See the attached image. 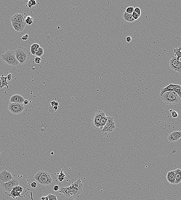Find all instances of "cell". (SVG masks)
<instances>
[{
	"mask_svg": "<svg viewBox=\"0 0 181 200\" xmlns=\"http://www.w3.org/2000/svg\"><path fill=\"white\" fill-rule=\"evenodd\" d=\"M0 59L11 66H17L20 64L16 58L14 51L11 50L0 53Z\"/></svg>",
	"mask_w": 181,
	"mask_h": 200,
	"instance_id": "3",
	"label": "cell"
},
{
	"mask_svg": "<svg viewBox=\"0 0 181 200\" xmlns=\"http://www.w3.org/2000/svg\"><path fill=\"white\" fill-rule=\"evenodd\" d=\"M181 138V132H173L170 133L167 137V139L170 142H175Z\"/></svg>",
	"mask_w": 181,
	"mask_h": 200,
	"instance_id": "13",
	"label": "cell"
},
{
	"mask_svg": "<svg viewBox=\"0 0 181 200\" xmlns=\"http://www.w3.org/2000/svg\"><path fill=\"white\" fill-rule=\"evenodd\" d=\"M48 200H58L56 195L53 194H49L47 196Z\"/></svg>",
	"mask_w": 181,
	"mask_h": 200,
	"instance_id": "28",
	"label": "cell"
},
{
	"mask_svg": "<svg viewBox=\"0 0 181 200\" xmlns=\"http://www.w3.org/2000/svg\"><path fill=\"white\" fill-rule=\"evenodd\" d=\"M123 17L125 21L129 22H133L135 21L132 16V14H128L124 12L123 14Z\"/></svg>",
	"mask_w": 181,
	"mask_h": 200,
	"instance_id": "21",
	"label": "cell"
},
{
	"mask_svg": "<svg viewBox=\"0 0 181 200\" xmlns=\"http://www.w3.org/2000/svg\"><path fill=\"white\" fill-rule=\"evenodd\" d=\"M24 103L25 104L27 105L28 104V101L27 100H25V101L24 102Z\"/></svg>",
	"mask_w": 181,
	"mask_h": 200,
	"instance_id": "44",
	"label": "cell"
},
{
	"mask_svg": "<svg viewBox=\"0 0 181 200\" xmlns=\"http://www.w3.org/2000/svg\"><path fill=\"white\" fill-rule=\"evenodd\" d=\"M104 112L99 111L93 115L91 119V124L93 127L96 129H99V123L102 115Z\"/></svg>",
	"mask_w": 181,
	"mask_h": 200,
	"instance_id": "10",
	"label": "cell"
},
{
	"mask_svg": "<svg viewBox=\"0 0 181 200\" xmlns=\"http://www.w3.org/2000/svg\"><path fill=\"white\" fill-rule=\"evenodd\" d=\"M8 109L13 114H18L22 113L25 110V106L23 103H10L8 105Z\"/></svg>",
	"mask_w": 181,
	"mask_h": 200,
	"instance_id": "6",
	"label": "cell"
},
{
	"mask_svg": "<svg viewBox=\"0 0 181 200\" xmlns=\"http://www.w3.org/2000/svg\"><path fill=\"white\" fill-rule=\"evenodd\" d=\"M60 189V186L58 185H55L53 187V190L55 191H58Z\"/></svg>",
	"mask_w": 181,
	"mask_h": 200,
	"instance_id": "39",
	"label": "cell"
},
{
	"mask_svg": "<svg viewBox=\"0 0 181 200\" xmlns=\"http://www.w3.org/2000/svg\"><path fill=\"white\" fill-rule=\"evenodd\" d=\"M53 109H54L55 110V111H56L58 109V108H59V107H58V106H53Z\"/></svg>",
	"mask_w": 181,
	"mask_h": 200,
	"instance_id": "43",
	"label": "cell"
},
{
	"mask_svg": "<svg viewBox=\"0 0 181 200\" xmlns=\"http://www.w3.org/2000/svg\"><path fill=\"white\" fill-rule=\"evenodd\" d=\"M107 121V117L105 115L104 112H103L102 117L100 119L99 123V129L102 130L104 126L106 124Z\"/></svg>",
	"mask_w": 181,
	"mask_h": 200,
	"instance_id": "20",
	"label": "cell"
},
{
	"mask_svg": "<svg viewBox=\"0 0 181 200\" xmlns=\"http://www.w3.org/2000/svg\"><path fill=\"white\" fill-rule=\"evenodd\" d=\"M161 98L165 104L167 105H175L180 102L181 98L175 92L167 91L164 93Z\"/></svg>",
	"mask_w": 181,
	"mask_h": 200,
	"instance_id": "4",
	"label": "cell"
},
{
	"mask_svg": "<svg viewBox=\"0 0 181 200\" xmlns=\"http://www.w3.org/2000/svg\"><path fill=\"white\" fill-rule=\"evenodd\" d=\"M172 116L173 118H177L179 116V114L175 111H172Z\"/></svg>",
	"mask_w": 181,
	"mask_h": 200,
	"instance_id": "34",
	"label": "cell"
},
{
	"mask_svg": "<svg viewBox=\"0 0 181 200\" xmlns=\"http://www.w3.org/2000/svg\"><path fill=\"white\" fill-rule=\"evenodd\" d=\"M131 40L132 38L131 37L128 36L126 38V41H127V42H130L131 41Z\"/></svg>",
	"mask_w": 181,
	"mask_h": 200,
	"instance_id": "40",
	"label": "cell"
},
{
	"mask_svg": "<svg viewBox=\"0 0 181 200\" xmlns=\"http://www.w3.org/2000/svg\"><path fill=\"white\" fill-rule=\"evenodd\" d=\"M63 169H62L61 172L58 175V179H59V181L60 182H62L66 178L65 175L63 172Z\"/></svg>",
	"mask_w": 181,
	"mask_h": 200,
	"instance_id": "24",
	"label": "cell"
},
{
	"mask_svg": "<svg viewBox=\"0 0 181 200\" xmlns=\"http://www.w3.org/2000/svg\"><path fill=\"white\" fill-rule=\"evenodd\" d=\"M2 85V82L1 79L0 78V89H1V86Z\"/></svg>",
	"mask_w": 181,
	"mask_h": 200,
	"instance_id": "45",
	"label": "cell"
},
{
	"mask_svg": "<svg viewBox=\"0 0 181 200\" xmlns=\"http://www.w3.org/2000/svg\"><path fill=\"white\" fill-rule=\"evenodd\" d=\"M132 17H133L134 19L135 20H138L139 18V16L136 13L134 12L132 14Z\"/></svg>",
	"mask_w": 181,
	"mask_h": 200,
	"instance_id": "33",
	"label": "cell"
},
{
	"mask_svg": "<svg viewBox=\"0 0 181 200\" xmlns=\"http://www.w3.org/2000/svg\"><path fill=\"white\" fill-rule=\"evenodd\" d=\"M6 77H7V80H8V81H11V80H12V75L11 73L9 74Z\"/></svg>",
	"mask_w": 181,
	"mask_h": 200,
	"instance_id": "37",
	"label": "cell"
},
{
	"mask_svg": "<svg viewBox=\"0 0 181 200\" xmlns=\"http://www.w3.org/2000/svg\"><path fill=\"white\" fill-rule=\"evenodd\" d=\"M134 12L135 13H136L140 17L141 15V10L140 9V8L138 7H136L134 8Z\"/></svg>",
	"mask_w": 181,
	"mask_h": 200,
	"instance_id": "31",
	"label": "cell"
},
{
	"mask_svg": "<svg viewBox=\"0 0 181 200\" xmlns=\"http://www.w3.org/2000/svg\"><path fill=\"white\" fill-rule=\"evenodd\" d=\"M12 174L9 172L4 170L0 173V183H6L13 179Z\"/></svg>",
	"mask_w": 181,
	"mask_h": 200,
	"instance_id": "12",
	"label": "cell"
},
{
	"mask_svg": "<svg viewBox=\"0 0 181 200\" xmlns=\"http://www.w3.org/2000/svg\"><path fill=\"white\" fill-rule=\"evenodd\" d=\"M181 46H180L179 48L174 49V52L175 53V56L177 58L178 60H179L181 58Z\"/></svg>",
	"mask_w": 181,
	"mask_h": 200,
	"instance_id": "23",
	"label": "cell"
},
{
	"mask_svg": "<svg viewBox=\"0 0 181 200\" xmlns=\"http://www.w3.org/2000/svg\"><path fill=\"white\" fill-rule=\"evenodd\" d=\"M170 91L175 92L181 98V85H179L174 84H172L171 83L166 87L161 88V89L160 96H161L164 93H165L166 92Z\"/></svg>",
	"mask_w": 181,
	"mask_h": 200,
	"instance_id": "8",
	"label": "cell"
},
{
	"mask_svg": "<svg viewBox=\"0 0 181 200\" xmlns=\"http://www.w3.org/2000/svg\"><path fill=\"white\" fill-rule=\"evenodd\" d=\"M40 200H48V199L47 196L45 197H42L40 198Z\"/></svg>",
	"mask_w": 181,
	"mask_h": 200,
	"instance_id": "41",
	"label": "cell"
},
{
	"mask_svg": "<svg viewBox=\"0 0 181 200\" xmlns=\"http://www.w3.org/2000/svg\"><path fill=\"white\" fill-rule=\"evenodd\" d=\"M174 173L175 176V184H178L181 182V170L179 169H177L174 170Z\"/></svg>",
	"mask_w": 181,
	"mask_h": 200,
	"instance_id": "19",
	"label": "cell"
},
{
	"mask_svg": "<svg viewBox=\"0 0 181 200\" xmlns=\"http://www.w3.org/2000/svg\"><path fill=\"white\" fill-rule=\"evenodd\" d=\"M49 111L50 112L52 113H54V112H55V110L53 109V107L52 106H50V107H49Z\"/></svg>",
	"mask_w": 181,
	"mask_h": 200,
	"instance_id": "38",
	"label": "cell"
},
{
	"mask_svg": "<svg viewBox=\"0 0 181 200\" xmlns=\"http://www.w3.org/2000/svg\"><path fill=\"white\" fill-rule=\"evenodd\" d=\"M36 1L35 0H30L28 1L27 5V6H28V7L29 8L31 9L32 7V6L36 5Z\"/></svg>",
	"mask_w": 181,
	"mask_h": 200,
	"instance_id": "27",
	"label": "cell"
},
{
	"mask_svg": "<svg viewBox=\"0 0 181 200\" xmlns=\"http://www.w3.org/2000/svg\"><path fill=\"white\" fill-rule=\"evenodd\" d=\"M134 8L132 6H130L125 10V12L128 14H132L134 11Z\"/></svg>",
	"mask_w": 181,
	"mask_h": 200,
	"instance_id": "29",
	"label": "cell"
},
{
	"mask_svg": "<svg viewBox=\"0 0 181 200\" xmlns=\"http://www.w3.org/2000/svg\"><path fill=\"white\" fill-rule=\"evenodd\" d=\"M28 37H29V35L28 34H26L25 36H23L21 38V39L23 40H26L27 39H28Z\"/></svg>",
	"mask_w": 181,
	"mask_h": 200,
	"instance_id": "36",
	"label": "cell"
},
{
	"mask_svg": "<svg viewBox=\"0 0 181 200\" xmlns=\"http://www.w3.org/2000/svg\"><path fill=\"white\" fill-rule=\"evenodd\" d=\"M23 189L20 186H17L14 187L11 191V194L9 196H11L13 198L20 197V194L23 192Z\"/></svg>",
	"mask_w": 181,
	"mask_h": 200,
	"instance_id": "14",
	"label": "cell"
},
{
	"mask_svg": "<svg viewBox=\"0 0 181 200\" xmlns=\"http://www.w3.org/2000/svg\"><path fill=\"white\" fill-rule=\"evenodd\" d=\"M12 25L14 29L17 32H20L23 31L25 27L26 23H17L11 21Z\"/></svg>",
	"mask_w": 181,
	"mask_h": 200,
	"instance_id": "17",
	"label": "cell"
},
{
	"mask_svg": "<svg viewBox=\"0 0 181 200\" xmlns=\"http://www.w3.org/2000/svg\"><path fill=\"white\" fill-rule=\"evenodd\" d=\"M44 53V51L43 48L41 47H39V48L37 49L36 52V53L35 56H36V57H39L40 58V57L42 56L43 55Z\"/></svg>",
	"mask_w": 181,
	"mask_h": 200,
	"instance_id": "25",
	"label": "cell"
},
{
	"mask_svg": "<svg viewBox=\"0 0 181 200\" xmlns=\"http://www.w3.org/2000/svg\"><path fill=\"white\" fill-rule=\"evenodd\" d=\"M19 182L18 179L14 178L9 182L6 183H0V186L6 192H11L12 190L16 186H18Z\"/></svg>",
	"mask_w": 181,
	"mask_h": 200,
	"instance_id": "7",
	"label": "cell"
},
{
	"mask_svg": "<svg viewBox=\"0 0 181 200\" xmlns=\"http://www.w3.org/2000/svg\"><path fill=\"white\" fill-rule=\"evenodd\" d=\"M83 187L81 180L79 179L69 187H61L60 191L66 198L71 199L79 196L82 192Z\"/></svg>",
	"mask_w": 181,
	"mask_h": 200,
	"instance_id": "1",
	"label": "cell"
},
{
	"mask_svg": "<svg viewBox=\"0 0 181 200\" xmlns=\"http://www.w3.org/2000/svg\"><path fill=\"white\" fill-rule=\"evenodd\" d=\"M34 179L39 184L43 185H52L53 179L49 172L45 171L37 172L34 176Z\"/></svg>",
	"mask_w": 181,
	"mask_h": 200,
	"instance_id": "2",
	"label": "cell"
},
{
	"mask_svg": "<svg viewBox=\"0 0 181 200\" xmlns=\"http://www.w3.org/2000/svg\"><path fill=\"white\" fill-rule=\"evenodd\" d=\"M30 186L32 188H35L37 186V184L35 182H32L31 183Z\"/></svg>",
	"mask_w": 181,
	"mask_h": 200,
	"instance_id": "35",
	"label": "cell"
},
{
	"mask_svg": "<svg viewBox=\"0 0 181 200\" xmlns=\"http://www.w3.org/2000/svg\"><path fill=\"white\" fill-rule=\"evenodd\" d=\"M54 154V153L53 152H52V155H53Z\"/></svg>",
	"mask_w": 181,
	"mask_h": 200,
	"instance_id": "47",
	"label": "cell"
},
{
	"mask_svg": "<svg viewBox=\"0 0 181 200\" xmlns=\"http://www.w3.org/2000/svg\"><path fill=\"white\" fill-rule=\"evenodd\" d=\"M25 18L24 15L21 14H16L12 17L11 21L17 23H26Z\"/></svg>",
	"mask_w": 181,
	"mask_h": 200,
	"instance_id": "15",
	"label": "cell"
},
{
	"mask_svg": "<svg viewBox=\"0 0 181 200\" xmlns=\"http://www.w3.org/2000/svg\"><path fill=\"white\" fill-rule=\"evenodd\" d=\"M170 66L171 69L177 72L181 71V62L178 60L176 57H173L170 60Z\"/></svg>",
	"mask_w": 181,
	"mask_h": 200,
	"instance_id": "11",
	"label": "cell"
},
{
	"mask_svg": "<svg viewBox=\"0 0 181 200\" xmlns=\"http://www.w3.org/2000/svg\"><path fill=\"white\" fill-rule=\"evenodd\" d=\"M116 128L115 123L114 121V118L111 116L107 117V121L106 124L104 126L102 132L105 134L110 133L114 131Z\"/></svg>",
	"mask_w": 181,
	"mask_h": 200,
	"instance_id": "9",
	"label": "cell"
},
{
	"mask_svg": "<svg viewBox=\"0 0 181 200\" xmlns=\"http://www.w3.org/2000/svg\"><path fill=\"white\" fill-rule=\"evenodd\" d=\"M16 58L20 64H23L28 61L30 54L28 49L23 47H18L14 50Z\"/></svg>",
	"mask_w": 181,
	"mask_h": 200,
	"instance_id": "5",
	"label": "cell"
},
{
	"mask_svg": "<svg viewBox=\"0 0 181 200\" xmlns=\"http://www.w3.org/2000/svg\"><path fill=\"white\" fill-rule=\"evenodd\" d=\"M166 179L168 182L172 184H175V178L174 171L168 172L166 175Z\"/></svg>",
	"mask_w": 181,
	"mask_h": 200,
	"instance_id": "18",
	"label": "cell"
},
{
	"mask_svg": "<svg viewBox=\"0 0 181 200\" xmlns=\"http://www.w3.org/2000/svg\"><path fill=\"white\" fill-rule=\"evenodd\" d=\"M41 61V59L39 57H36L34 59V61L37 64H40Z\"/></svg>",
	"mask_w": 181,
	"mask_h": 200,
	"instance_id": "32",
	"label": "cell"
},
{
	"mask_svg": "<svg viewBox=\"0 0 181 200\" xmlns=\"http://www.w3.org/2000/svg\"><path fill=\"white\" fill-rule=\"evenodd\" d=\"M39 47H40V45L38 44H34L30 46V49L37 50Z\"/></svg>",
	"mask_w": 181,
	"mask_h": 200,
	"instance_id": "30",
	"label": "cell"
},
{
	"mask_svg": "<svg viewBox=\"0 0 181 200\" xmlns=\"http://www.w3.org/2000/svg\"><path fill=\"white\" fill-rule=\"evenodd\" d=\"M33 18H32L30 16H27L25 19V22L26 24L28 25H30L33 22Z\"/></svg>",
	"mask_w": 181,
	"mask_h": 200,
	"instance_id": "26",
	"label": "cell"
},
{
	"mask_svg": "<svg viewBox=\"0 0 181 200\" xmlns=\"http://www.w3.org/2000/svg\"><path fill=\"white\" fill-rule=\"evenodd\" d=\"M55 102H56V101H52V102H50V104L51 105H52V106L53 107V106H55Z\"/></svg>",
	"mask_w": 181,
	"mask_h": 200,
	"instance_id": "42",
	"label": "cell"
},
{
	"mask_svg": "<svg viewBox=\"0 0 181 200\" xmlns=\"http://www.w3.org/2000/svg\"><path fill=\"white\" fill-rule=\"evenodd\" d=\"M59 105V102H56L55 103V106H58Z\"/></svg>",
	"mask_w": 181,
	"mask_h": 200,
	"instance_id": "46",
	"label": "cell"
},
{
	"mask_svg": "<svg viewBox=\"0 0 181 200\" xmlns=\"http://www.w3.org/2000/svg\"><path fill=\"white\" fill-rule=\"evenodd\" d=\"M25 99L21 95L15 94L11 97L10 99V103H23L25 101Z\"/></svg>",
	"mask_w": 181,
	"mask_h": 200,
	"instance_id": "16",
	"label": "cell"
},
{
	"mask_svg": "<svg viewBox=\"0 0 181 200\" xmlns=\"http://www.w3.org/2000/svg\"><path fill=\"white\" fill-rule=\"evenodd\" d=\"M0 78L1 79L2 82V85L1 86V89L3 88L4 87H6L7 89L9 88V83L7 81V77L4 76V75H2L1 77H0Z\"/></svg>",
	"mask_w": 181,
	"mask_h": 200,
	"instance_id": "22",
	"label": "cell"
}]
</instances>
